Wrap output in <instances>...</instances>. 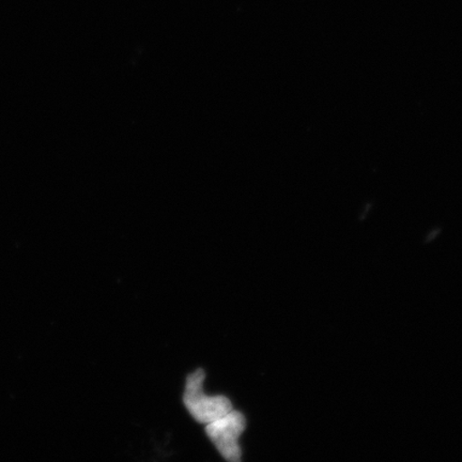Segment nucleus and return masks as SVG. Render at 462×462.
I'll list each match as a JSON object with an SVG mask.
<instances>
[{
	"instance_id": "f257e3e1",
	"label": "nucleus",
	"mask_w": 462,
	"mask_h": 462,
	"mask_svg": "<svg viewBox=\"0 0 462 462\" xmlns=\"http://www.w3.org/2000/svg\"><path fill=\"white\" fill-rule=\"evenodd\" d=\"M206 373L199 368L187 377L183 403L192 418L200 424H209L233 410L229 398L223 395L208 396L204 392Z\"/></svg>"
},
{
	"instance_id": "f03ea898",
	"label": "nucleus",
	"mask_w": 462,
	"mask_h": 462,
	"mask_svg": "<svg viewBox=\"0 0 462 462\" xmlns=\"http://www.w3.org/2000/svg\"><path fill=\"white\" fill-rule=\"evenodd\" d=\"M245 429V414L233 409L223 418L207 424L206 433L225 460L239 462L242 456L239 439Z\"/></svg>"
}]
</instances>
